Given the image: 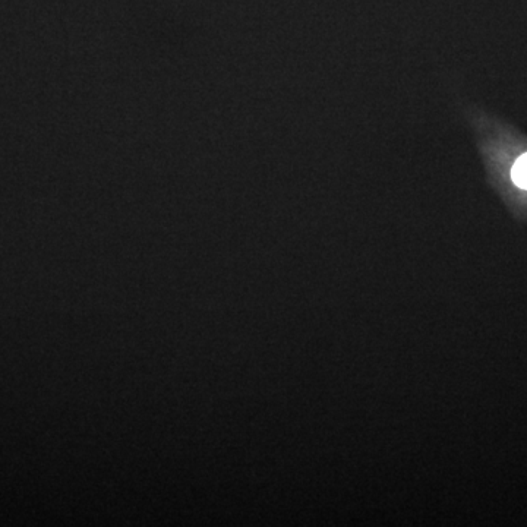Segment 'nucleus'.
Returning a JSON list of instances; mask_svg holds the SVG:
<instances>
[{"instance_id": "nucleus-1", "label": "nucleus", "mask_w": 527, "mask_h": 527, "mask_svg": "<svg viewBox=\"0 0 527 527\" xmlns=\"http://www.w3.org/2000/svg\"><path fill=\"white\" fill-rule=\"evenodd\" d=\"M511 176H513V181L516 182L517 186L527 189V154L517 160L516 166L513 167V172H511Z\"/></svg>"}]
</instances>
